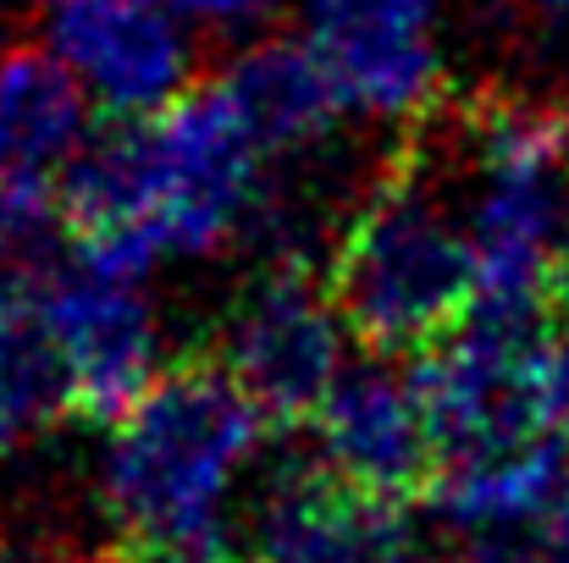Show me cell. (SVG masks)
<instances>
[{
	"label": "cell",
	"mask_w": 569,
	"mask_h": 563,
	"mask_svg": "<svg viewBox=\"0 0 569 563\" xmlns=\"http://www.w3.org/2000/svg\"><path fill=\"white\" fill-rule=\"evenodd\" d=\"M67 403L61 371L50 360V343L39 332L33 304L0 282V470L39 442V431Z\"/></svg>",
	"instance_id": "obj_15"
},
{
	"label": "cell",
	"mask_w": 569,
	"mask_h": 563,
	"mask_svg": "<svg viewBox=\"0 0 569 563\" xmlns=\"http://www.w3.org/2000/svg\"><path fill=\"white\" fill-rule=\"evenodd\" d=\"M548 531L569 536V470H565V492H559V509H553V525H548Z\"/></svg>",
	"instance_id": "obj_23"
},
{
	"label": "cell",
	"mask_w": 569,
	"mask_h": 563,
	"mask_svg": "<svg viewBox=\"0 0 569 563\" xmlns=\"http://www.w3.org/2000/svg\"><path fill=\"white\" fill-rule=\"evenodd\" d=\"M117 563H232L221 536H199V542H133Z\"/></svg>",
	"instance_id": "obj_19"
},
{
	"label": "cell",
	"mask_w": 569,
	"mask_h": 563,
	"mask_svg": "<svg viewBox=\"0 0 569 563\" xmlns=\"http://www.w3.org/2000/svg\"><path fill=\"white\" fill-rule=\"evenodd\" d=\"M193 28V39H227V44H260L266 28L299 6V0H161Z\"/></svg>",
	"instance_id": "obj_17"
},
{
	"label": "cell",
	"mask_w": 569,
	"mask_h": 563,
	"mask_svg": "<svg viewBox=\"0 0 569 563\" xmlns=\"http://www.w3.org/2000/svg\"><path fill=\"white\" fill-rule=\"evenodd\" d=\"M327 288L371 349H437L476 310V254L459 204L426 172L381 178L338 227Z\"/></svg>",
	"instance_id": "obj_3"
},
{
	"label": "cell",
	"mask_w": 569,
	"mask_h": 563,
	"mask_svg": "<svg viewBox=\"0 0 569 563\" xmlns=\"http://www.w3.org/2000/svg\"><path fill=\"white\" fill-rule=\"evenodd\" d=\"M271 161L216 94L193 89L156 122H128L83 144L56 178L78 260L144 282L161 265L216 260L249 243L271 193Z\"/></svg>",
	"instance_id": "obj_1"
},
{
	"label": "cell",
	"mask_w": 569,
	"mask_h": 563,
	"mask_svg": "<svg viewBox=\"0 0 569 563\" xmlns=\"http://www.w3.org/2000/svg\"><path fill=\"white\" fill-rule=\"evenodd\" d=\"M67 227L61 183L50 178H0V265L6 271H39L56 254V238Z\"/></svg>",
	"instance_id": "obj_16"
},
{
	"label": "cell",
	"mask_w": 569,
	"mask_h": 563,
	"mask_svg": "<svg viewBox=\"0 0 569 563\" xmlns=\"http://www.w3.org/2000/svg\"><path fill=\"white\" fill-rule=\"evenodd\" d=\"M553 293H559V304L569 315V238H565V254H559V271H553Z\"/></svg>",
	"instance_id": "obj_22"
},
{
	"label": "cell",
	"mask_w": 569,
	"mask_h": 563,
	"mask_svg": "<svg viewBox=\"0 0 569 563\" xmlns=\"http://www.w3.org/2000/svg\"><path fill=\"white\" fill-rule=\"evenodd\" d=\"M431 563H569V536L526 531V536H503V542H476L459 559H431Z\"/></svg>",
	"instance_id": "obj_18"
},
{
	"label": "cell",
	"mask_w": 569,
	"mask_h": 563,
	"mask_svg": "<svg viewBox=\"0 0 569 563\" xmlns=\"http://www.w3.org/2000/svg\"><path fill=\"white\" fill-rule=\"evenodd\" d=\"M526 6H531L548 28H569V0H526Z\"/></svg>",
	"instance_id": "obj_21"
},
{
	"label": "cell",
	"mask_w": 569,
	"mask_h": 563,
	"mask_svg": "<svg viewBox=\"0 0 569 563\" xmlns=\"http://www.w3.org/2000/svg\"><path fill=\"white\" fill-rule=\"evenodd\" d=\"M22 6H39V11H56L61 0H22Z\"/></svg>",
	"instance_id": "obj_24"
},
{
	"label": "cell",
	"mask_w": 569,
	"mask_h": 563,
	"mask_svg": "<svg viewBox=\"0 0 569 563\" xmlns=\"http://www.w3.org/2000/svg\"><path fill=\"white\" fill-rule=\"evenodd\" d=\"M310 425H316V464L338 486H349L371 503H392V497H409L415 486H426L431 459L442 448L426 392H420V375L392 360L349 365Z\"/></svg>",
	"instance_id": "obj_10"
},
{
	"label": "cell",
	"mask_w": 569,
	"mask_h": 563,
	"mask_svg": "<svg viewBox=\"0 0 569 563\" xmlns=\"http://www.w3.org/2000/svg\"><path fill=\"white\" fill-rule=\"evenodd\" d=\"M33 315L61 371L67 403L83 414L117 420L167 375V326L144 282L78 260L50 271Z\"/></svg>",
	"instance_id": "obj_8"
},
{
	"label": "cell",
	"mask_w": 569,
	"mask_h": 563,
	"mask_svg": "<svg viewBox=\"0 0 569 563\" xmlns=\"http://www.w3.org/2000/svg\"><path fill=\"white\" fill-rule=\"evenodd\" d=\"M39 44L67 67L89 111L117 128L156 122L193 94L199 39L161 0H61L44 11Z\"/></svg>",
	"instance_id": "obj_9"
},
{
	"label": "cell",
	"mask_w": 569,
	"mask_h": 563,
	"mask_svg": "<svg viewBox=\"0 0 569 563\" xmlns=\"http://www.w3.org/2000/svg\"><path fill=\"white\" fill-rule=\"evenodd\" d=\"M0 563H72V559H61L56 547H28V542H11V547H0Z\"/></svg>",
	"instance_id": "obj_20"
},
{
	"label": "cell",
	"mask_w": 569,
	"mask_h": 563,
	"mask_svg": "<svg viewBox=\"0 0 569 563\" xmlns=\"http://www.w3.org/2000/svg\"><path fill=\"white\" fill-rule=\"evenodd\" d=\"M293 11L343 117L403 128L442 105L453 78L448 0H299Z\"/></svg>",
	"instance_id": "obj_6"
},
{
	"label": "cell",
	"mask_w": 569,
	"mask_h": 563,
	"mask_svg": "<svg viewBox=\"0 0 569 563\" xmlns=\"http://www.w3.org/2000/svg\"><path fill=\"white\" fill-rule=\"evenodd\" d=\"M349 338L332 288L305 271H260L221 310L216 365L266 420H316L349 371Z\"/></svg>",
	"instance_id": "obj_7"
},
{
	"label": "cell",
	"mask_w": 569,
	"mask_h": 563,
	"mask_svg": "<svg viewBox=\"0 0 569 563\" xmlns=\"http://www.w3.org/2000/svg\"><path fill=\"white\" fill-rule=\"evenodd\" d=\"M89 144V100L44 44H0V161L6 178L67 172Z\"/></svg>",
	"instance_id": "obj_14"
},
{
	"label": "cell",
	"mask_w": 569,
	"mask_h": 563,
	"mask_svg": "<svg viewBox=\"0 0 569 563\" xmlns=\"http://www.w3.org/2000/svg\"><path fill=\"white\" fill-rule=\"evenodd\" d=\"M266 425L221 365L167 371L94 448V514L128 542L221 536L227 509L266 453Z\"/></svg>",
	"instance_id": "obj_2"
},
{
	"label": "cell",
	"mask_w": 569,
	"mask_h": 563,
	"mask_svg": "<svg viewBox=\"0 0 569 563\" xmlns=\"http://www.w3.org/2000/svg\"><path fill=\"white\" fill-rule=\"evenodd\" d=\"M249 553L254 563H431L387 503L338 486L321 464L266 481L249 514Z\"/></svg>",
	"instance_id": "obj_11"
},
{
	"label": "cell",
	"mask_w": 569,
	"mask_h": 563,
	"mask_svg": "<svg viewBox=\"0 0 569 563\" xmlns=\"http://www.w3.org/2000/svg\"><path fill=\"white\" fill-rule=\"evenodd\" d=\"M0 178H6V161H0Z\"/></svg>",
	"instance_id": "obj_25"
},
{
	"label": "cell",
	"mask_w": 569,
	"mask_h": 563,
	"mask_svg": "<svg viewBox=\"0 0 569 563\" xmlns=\"http://www.w3.org/2000/svg\"><path fill=\"white\" fill-rule=\"evenodd\" d=\"M415 375L448 459L569 442V332L470 315Z\"/></svg>",
	"instance_id": "obj_5"
},
{
	"label": "cell",
	"mask_w": 569,
	"mask_h": 563,
	"mask_svg": "<svg viewBox=\"0 0 569 563\" xmlns=\"http://www.w3.org/2000/svg\"><path fill=\"white\" fill-rule=\"evenodd\" d=\"M216 94L232 105V117L249 128V139L266 150L271 167L316 155L332 139L338 117H343L327 78H321V67L310 61V50L299 39L243 44L221 67Z\"/></svg>",
	"instance_id": "obj_13"
},
{
	"label": "cell",
	"mask_w": 569,
	"mask_h": 563,
	"mask_svg": "<svg viewBox=\"0 0 569 563\" xmlns=\"http://www.w3.org/2000/svg\"><path fill=\"white\" fill-rule=\"evenodd\" d=\"M569 442H526L498 453H459L431 475V520L476 542H503L526 531H548L565 492Z\"/></svg>",
	"instance_id": "obj_12"
},
{
	"label": "cell",
	"mask_w": 569,
	"mask_h": 563,
	"mask_svg": "<svg viewBox=\"0 0 569 563\" xmlns=\"http://www.w3.org/2000/svg\"><path fill=\"white\" fill-rule=\"evenodd\" d=\"M465 238L476 254V310L537 321L569 238L565 105H492L465 128Z\"/></svg>",
	"instance_id": "obj_4"
}]
</instances>
